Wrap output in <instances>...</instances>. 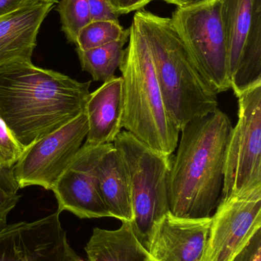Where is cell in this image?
Returning a JSON list of instances; mask_svg holds the SVG:
<instances>
[{"instance_id": "obj_15", "label": "cell", "mask_w": 261, "mask_h": 261, "mask_svg": "<svg viewBox=\"0 0 261 261\" xmlns=\"http://www.w3.org/2000/svg\"><path fill=\"white\" fill-rule=\"evenodd\" d=\"M88 124L86 144H112L122 132L124 93L121 76L104 82L90 93L84 108Z\"/></svg>"}, {"instance_id": "obj_6", "label": "cell", "mask_w": 261, "mask_h": 261, "mask_svg": "<svg viewBox=\"0 0 261 261\" xmlns=\"http://www.w3.org/2000/svg\"><path fill=\"white\" fill-rule=\"evenodd\" d=\"M193 62L217 94L231 89L228 47L221 16V0L177 8L171 18Z\"/></svg>"}, {"instance_id": "obj_5", "label": "cell", "mask_w": 261, "mask_h": 261, "mask_svg": "<svg viewBox=\"0 0 261 261\" xmlns=\"http://www.w3.org/2000/svg\"><path fill=\"white\" fill-rule=\"evenodd\" d=\"M130 184L135 232L144 243L153 223L170 211L169 179L171 156L159 153L127 130L113 141Z\"/></svg>"}, {"instance_id": "obj_21", "label": "cell", "mask_w": 261, "mask_h": 261, "mask_svg": "<svg viewBox=\"0 0 261 261\" xmlns=\"http://www.w3.org/2000/svg\"><path fill=\"white\" fill-rule=\"evenodd\" d=\"M25 149L0 118V163L3 167L12 169Z\"/></svg>"}, {"instance_id": "obj_13", "label": "cell", "mask_w": 261, "mask_h": 261, "mask_svg": "<svg viewBox=\"0 0 261 261\" xmlns=\"http://www.w3.org/2000/svg\"><path fill=\"white\" fill-rule=\"evenodd\" d=\"M211 218H184L169 212L153 223L144 241L156 261H202Z\"/></svg>"}, {"instance_id": "obj_24", "label": "cell", "mask_w": 261, "mask_h": 261, "mask_svg": "<svg viewBox=\"0 0 261 261\" xmlns=\"http://www.w3.org/2000/svg\"><path fill=\"white\" fill-rule=\"evenodd\" d=\"M233 261H261V231L255 233L248 245Z\"/></svg>"}, {"instance_id": "obj_29", "label": "cell", "mask_w": 261, "mask_h": 261, "mask_svg": "<svg viewBox=\"0 0 261 261\" xmlns=\"http://www.w3.org/2000/svg\"><path fill=\"white\" fill-rule=\"evenodd\" d=\"M40 1L44 2V3H53V4L58 3V0H40Z\"/></svg>"}, {"instance_id": "obj_14", "label": "cell", "mask_w": 261, "mask_h": 261, "mask_svg": "<svg viewBox=\"0 0 261 261\" xmlns=\"http://www.w3.org/2000/svg\"><path fill=\"white\" fill-rule=\"evenodd\" d=\"M54 5L27 0L19 9L0 17V67L32 61L40 27Z\"/></svg>"}, {"instance_id": "obj_7", "label": "cell", "mask_w": 261, "mask_h": 261, "mask_svg": "<svg viewBox=\"0 0 261 261\" xmlns=\"http://www.w3.org/2000/svg\"><path fill=\"white\" fill-rule=\"evenodd\" d=\"M239 98V121L228 139L221 199L261 190V84Z\"/></svg>"}, {"instance_id": "obj_12", "label": "cell", "mask_w": 261, "mask_h": 261, "mask_svg": "<svg viewBox=\"0 0 261 261\" xmlns=\"http://www.w3.org/2000/svg\"><path fill=\"white\" fill-rule=\"evenodd\" d=\"M113 146V143L81 146L52 190L59 213L68 211L80 219L110 217L100 193L97 170L101 158Z\"/></svg>"}, {"instance_id": "obj_26", "label": "cell", "mask_w": 261, "mask_h": 261, "mask_svg": "<svg viewBox=\"0 0 261 261\" xmlns=\"http://www.w3.org/2000/svg\"><path fill=\"white\" fill-rule=\"evenodd\" d=\"M0 187H3L6 191L12 193H18L19 190L16 181L15 180L12 169L3 167L0 163Z\"/></svg>"}, {"instance_id": "obj_10", "label": "cell", "mask_w": 261, "mask_h": 261, "mask_svg": "<svg viewBox=\"0 0 261 261\" xmlns=\"http://www.w3.org/2000/svg\"><path fill=\"white\" fill-rule=\"evenodd\" d=\"M202 261H233L261 228V190L221 199Z\"/></svg>"}, {"instance_id": "obj_20", "label": "cell", "mask_w": 261, "mask_h": 261, "mask_svg": "<svg viewBox=\"0 0 261 261\" xmlns=\"http://www.w3.org/2000/svg\"><path fill=\"white\" fill-rule=\"evenodd\" d=\"M129 29H124L120 22L113 21H93L83 28L77 38L76 47L80 50L101 47L117 41Z\"/></svg>"}, {"instance_id": "obj_19", "label": "cell", "mask_w": 261, "mask_h": 261, "mask_svg": "<svg viewBox=\"0 0 261 261\" xmlns=\"http://www.w3.org/2000/svg\"><path fill=\"white\" fill-rule=\"evenodd\" d=\"M61 20V30L67 41L76 44L83 28L91 21L87 0H61L56 7Z\"/></svg>"}, {"instance_id": "obj_9", "label": "cell", "mask_w": 261, "mask_h": 261, "mask_svg": "<svg viewBox=\"0 0 261 261\" xmlns=\"http://www.w3.org/2000/svg\"><path fill=\"white\" fill-rule=\"evenodd\" d=\"M88 132L85 113L25 149L12 174L19 189L38 186L52 190L70 165Z\"/></svg>"}, {"instance_id": "obj_3", "label": "cell", "mask_w": 261, "mask_h": 261, "mask_svg": "<svg viewBox=\"0 0 261 261\" xmlns=\"http://www.w3.org/2000/svg\"><path fill=\"white\" fill-rule=\"evenodd\" d=\"M133 19L147 40L165 109L177 128L218 109L217 93L198 70L171 18L138 11Z\"/></svg>"}, {"instance_id": "obj_16", "label": "cell", "mask_w": 261, "mask_h": 261, "mask_svg": "<svg viewBox=\"0 0 261 261\" xmlns=\"http://www.w3.org/2000/svg\"><path fill=\"white\" fill-rule=\"evenodd\" d=\"M85 252L87 261H156L128 222L115 230L93 228Z\"/></svg>"}, {"instance_id": "obj_8", "label": "cell", "mask_w": 261, "mask_h": 261, "mask_svg": "<svg viewBox=\"0 0 261 261\" xmlns=\"http://www.w3.org/2000/svg\"><path fill=\"white\" fill-rule=\"evenodd\" d=\"M228 76L235 96L261 84V0H221Z\"/></svg>"}, {"instance_id": "obj_28", "label": "cell", "mask_w": 261, "mask_h": 261, "mask_svg": "<svg viewBox=\"0 0 261 261\" xmlns=\"http://www.w3.org/2000/svg\"><path fill=\"white\" fill-rule=\"evenodd\" d=\"M162 1L176 5L177 8H180V9H186V8L206 4L213 0H162Z\"/></svg>"}, {"instance_id": "obj_23", "label": "cell", "mask_w": 261, "mask_h": 261, "mask_svg": "<svg viewBox=\"0 0 261 261\" xmlns=\"http://www.w3.org/2000/svg\"><path fill=\"white\" fill-rule=\"evenodd\" d=\"M18 193L6 191L0 187V230L7 225V218L19 201Z\"/></svg>"}, {"instance_id": "obj_4", "label": "cell", "mask_w": 261, "mask_h": 261, "mask_svg": "<svg viewBox=\"0 0 261 261\" xmlns=\"http://www.w3.org/2000/svg\"><path fill=\"white\" fill-rule=\"evenodd\" d=\"M128 46L120 66L122 73V127L153 150L171 156L179 132L165 109L153 58L139 24L129 28Z\"/></svg>"}, {"instance_id": "obj_17", "label": "cell", "mask_w": 261, "mask_h": 261, "mask_svg": "<svg viewBox=\"0 0 261 261\" xmlns=\"http://www.w3.org/2000/svg\"><path fill=\"white\" fill-rule=\"evenodd\" d=\"M98 187L110 217L133 222L130 184L125 166L114 146L100 161L97 170Z\"/></svg>"}, {"instance_id": "obj_11", "label": "cell", "mask_w": 261, "mask_h": 261, "mask_svg": "<svg viewBox=\"0 0 261 261\" xmlns=\"http://www.w3.org/2000/svg\"><path fill=\"white\" fill-rule=\"evenodd\" d=\"M55 213L0 230V261H80Z\"/></svg>"}, {"instance_id": "obj_31", "label": "cell", "mask_w": 261, "mask_h": 261, "mask_svg": "<svg viewBox=\"0 0 261 261\" xmlns=\"http://www.w3.org/2000/svg\"><path fill=\"white\" fill-rule=\"evenodd\" d=\"M81 261H84V260H81Z\"/></svg>"}, {"instance_id": "obj_1", "label": "cell", "mask_w": 261, "mask_h": 261, "mask_svg": "<svg viewBox=\"0 0 261 261\" xmlns=\"http://www.w3.org/2000/svg\"><path fill=\"white\" fill-rule=\"evenodd\" d=\"M90 81L41 68L32 61L0 67V118L25 147L84 112Z\"/></svg>"}, {"instance_id": "obj_18", "label": "cell", "mask_w": 261, "mask_h": 261, "mask_svg": "<svg viewBox=\"0 0 261 261\" xmlns=\"http://www.w3.org/2000/svg\"><path fill=\"white\" fill-rule=\"evenodd\" d=\"M129 35L130 29L122 38L110 44L86 50L76 47L82 70L90 73L94 81L104 83L114 78L115 72L122 63Z\"/></svg>"}, {"instance_id": "obj_25", "label": "cell", "mask_w": 261, "mask_h": 261, "mask_svg": "<svg viewBox=\"0 0 261 261\" xmlns=\"http://www.w3.org/2000/svg\"><path fill=\"white\" fill-rule=\"evenodd\" d=\"M113 9L118 15L130 13L145 7L150 2L154 0H109Z\"/></svg>"}, {"instance_id": "obj_27", "label": "cell", "mask_w": 261, "mask_h": 261, "mask_svg": "<svg viewBox=\"0 0 261 261\" xmlns=\"http://www.w3.org/2000/svg\"><path fill=\"white\" fill-rule=\"evenodd\" d=\"M27 0H0V17L19 9Z\"/></svg>"}, {"instance_id": "obj_22", "label": "cell", "mask_w": 261, "mask_h": 261, "mask_svg": "<svg viewBox=\"0 0 261 261\" xmlns=\"http://www.w3.org/2000/svg\"><path fill=\"white\" fill-rule=\"evenodd\" d=\"M90 18L93 21H113L119 22V15L109 0H87Z\"/></svg>"}, {"instance_id": "obj_2", "label": "cell", "mask_w": 261, "mask_h": 261, "mask_svg": "<svg viewBox=\"0 0 261 261\" xmlns=\"http://www.w3.org/2000/svg\"><path fill=\"white\" fill-rule=\"evenodd\" d=\"M232 128L229 117L218 108L180 130L169 179L172 214L196 219L212 216L220 202Z\"/></svg>"}, {"instance_id": "obj_30", "label": "cell", "mask_w": 261, "mask_h": 261, "mask_svg": "<svg viewBox=\"0 0 261 261\" xmlns=\"http://www.w3.org/2000/svg\"><path fill=\"white\" fill-rule=\"evenodd\" d=\"M81 260H82V259H81ZM81 260H80V261H81Z\"/></svg>"}]
</instances>
